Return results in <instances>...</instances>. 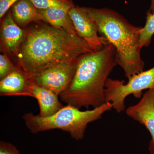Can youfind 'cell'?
<instances>
[{
	"mask_svg": "<svg viewBox=\"0 0 154 154\" xmlns=\"http://www.w3.org/2000/svg\"><path fill=\"white\" fill-rule=\"evenodd\" d=\"M92 51L79 35L44 24L25 32L17 57L19 68L29 79L48 68Z\"/></svg>",
	"mask_w": 154,
	"mask_h": 154,
	"instance_id": "6da1fadb",
	"label": "cell"
},
{
	"mask_svg": "<svg viewBox=\"0 0 154 154\" xmlns=\"http://www.w3.org/2000/svg\"><path fill=\"white\" fill-rule=\"evenodd\" d=\"M117 65L115 48L107 41L101 50L81 56L71 83L60 94V100L79 109L103 105L106 81Z\"/></svg>",
	"mask_w": 154,
	"mask_h": 154,
	"instance_id": "7a4b0ae2",
	"label": "cell"
},
{
	"mask_svg": "<svg viewBox=\"0 0 154 154\" xmlns=\"http://www.w3.org/2000/svg\"><path fill=\"white\" fill-rule=\"evenodd\" d=\"M96 22L99 33L115 48L117 63L129 79L143 71L140 56V33L142 27L131 25L120 14L110 9L87 8Z\"/></svg>",
	"mask_w": 154,
	"mask_h": 154,
	"instance_id": "3957f363",
	"label": "cell"
},
{
	"mask_svg": "<svg viewBox=\"0 0 154 154\" xmlns=\"http://www.w3.org/2000/svg\"><path fill=\"white\" fill-rule=\"evenodd\" d=\"M112 109V104L108 102L92 110L85 111L67 105L48 117H41L28 113H25L22 118L32 133L36 134L50 130L60 129L69 133L75 140H80L84 138L89 123L100 119L105 112Z\"/></svg>",
	"mask_w": 154,
	"mask_h": 154,
	"instance_id": "277c9868",
	"label": "cell"
},
{
	"mask_svg": "<svg viewBox=\"0 0 154 154\" xmlns=\"http://www.w3.org/2000/svg\"><path fill=\"white\" fill-rule=\"evenodd\" d=\"M127 83L124 81L108 78L105 85V102H110L113 109L117 113L123 112L125 109V99L133 95L135 98H141L142 91L154 88V67L131 77Z\"/></svg>",
	"mask_w": 154,
	"mask_h": 154,
	"instance_id": "5b68a950",
	"label": "cell"
},
{
	"mask_svg": "<svg viewBox=\"0 0 154 154\" xmlns=\"http://www.w3.org/2000/svg\"><path fill=\"white\" fill-rule=\"evenodd\" d=\"M79 57L48 68L28 79L60 96L70 85Z\"/></svg>",
	"mask_w": 154,
	"mask_h": 154,
	"instance_id": "8992f818",
	"label": "cell"
},
{
	"mask_svg": "<svg viewBox=\"0 0 154 154\" xmlns=\"http://www.w3.org/2000/svg\"><path fill=\"white\" fill-rule=\"evenodd\" d=\"M68 13L78 35L88 43L91 49L93 51L102 49L107 40L98 35V26L87 8L75 6Z\"/></svg>",
	"mask_w": 154,
	"mask_h": 154,
	"instance_id": "52a82bcc",
	"label": "cell"
},
{
	"mask_svg": "<svg viewBox=\"0 0 154 154\" xmlns=\"http://www.w3.org/2000/svg\"><path fill=\"white\" fill-rule=\"evenodd\" d=\"M125 113L148 130L152 137L149 151L150 154H154V88L146 91L137 104L128 107Z\"/></svg>",
	"mask_w": 154,
	"mask_h": 154,
	"instance_id": "ba28073f",
	"label": "cell"
},
{
	"mask_svg": "<svg viewBox=\"0 0 154 154\" xmlns=\"http://www.w3.org/2000/svg\"><path fill=\"white\" fill-rule=\"evenodd\" d=\"M25 35V31L15 22L11 11H9L1 25V51L17 57Z\"/></svg>",
	"mask_w": 154,
	"mask_h": 154,
	"instance_id": "9c48e42d",
	"label": "cell"
},
{
	"mask_svg": "<svg viewBox=\"0 0 154 154\" xmlns=\"http://www.w3.org/2000/svg\"><path fill=\"white\" fill-rule=\"evenodd\" d=\"M28 82L32 97L35 98L38 102L39 108L38 116L41 117H48L63 107L59 100V96L55 93L37 85L30 80H28Z\"/></svg>",
	"mask_w": 154,
	"mask_h": 154,
	"instance_id": "30bf717a",
	"label": "cell"
},
{
	"mask_svg": "<svg viewBox=\"0 0 154 154\" xmlns=\"http://www.w3.org/2000/svg\"><path fill=\"white\" fill-rule=\"evenodd\" d=\"M0 96L32 97L28 78L21 69L19 68L1 80Z\"/></svg>",
	"mask_w": 154,
	"mask_h": 154,
	"instance_id": "8fae6325",
	"label": "cell"
},
{
	"mask_svg": "<svg viewBox=\"0 0 154 154\" xmlns=\"http://www.w3.org/2000/svg\"><path fill=\"white\" fill-rule=\"evenodd\" d=\"M13 19L19 27H24L31 22L42 20V17L30 0H18L12 7Z\"/></svg>",
	"mask_w": 154,
	"mask_h": 154,
	"instance_id": "7c38bea8",
	"label": "cell"
},
{
	"mask_svg": "<svg viewBox=\"0 0 154 154\" xmlns=\"http://www.w3.org/2000/svg\"><path fill=\"white\" fill-rule=\"evenodd\" d=\"M38 11L41 15L42 21L56 28L78 35L68 11L58 8L38 9Z\"/></svg>",
	"mask_w": 154,
	"mask_h": 154,
	"instance_id": "4fadbf2b",
	"label": "cell"
},
{
	"mask_svg": "<svg viewBox=\"0 0 154 154\" xmlns=\"http://www.w3.org/2000/svg\"><path fill=\"white\" fill-rule=\"evenodd\" d=\"M37 9H63L69 12L75 7L72 0H30Z\"/></svg>",
	"mask_w": 154,
	"mask_h": 154,
	"instance_id": "5bb4252c",
	"label": "cell"
},
{
	"mask_svg": "<svg viewBox=\"0 0 154 154\" xmlns=\"http://www.w3.org/2000/svg\"><path fill=\"white\" fill-rule=\"evenodd\" d=\"M154 34V13L148 12L145 25L140 31V44L141 48L148 46L150 43Z\"/></svg>",
	"mask_w": 154,
	"mask_h": 154,
	"instance_id": "9a60e30c",
	"label": "cell"
},
{
	"mask_svg": "<svg viewBox=\"0 0 154 154\" xmlns=\"http://www.w3.org/2000/svg\"><path fill=\"white\" fill-rule=\"evenodd\" d=\"M19 67L15 66L10 60L7 54L0 55V79H2Z\"/></svg>",
	"mask_w": 154,
	"mask_h": 154,
	"instance_id": "2e32d148",
	"label": "cell"
},
{
	"mask_svg": "<svg viewBox=\"0 0 154 154\" xmlns=\"http://www.w3.org/2000/svg\"><path fill=\"white\" fill-rule=\"evenodd\" d=\"M0 154H22L14 145L4 141H0Z\"/></svg>",
	"mask_w": 154,
	"mask_h": 154,
	"instance_id": "e0dca14e",
	"label": "cell"
},
{
	"mask_svg": "<svg viewBox=\"0 0 154 154\" xmlns=\"http://www.w3.org/2000/svg\"><path fill=\"white\" fill-rule=\"evenodd\" d=\"M18 0H0V18H2Z\"/></svg>",
	"mask_w": 154,
	"mask_h": 154,
	"instance_id": "ac0fdd59",
	"label": "cell"
},
{
	"mask_svg": "<svg viewBox=\"0 0 154 154\" xmlns=\"http://www.w3.org/2000/svg\"><path fill=\"white\" fill-rule=\"evenodd\" d=\"M149 12L152 13H154V0H152L151 1L150 8Z\"/></svg>",
	"mask_w": 154,
	"mask_h": 154,
	"instance_id": "d6986e66",
	"label": "cell"
}]
</instances>
